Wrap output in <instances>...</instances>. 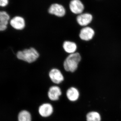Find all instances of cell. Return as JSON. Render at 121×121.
I'll return each instance as SVG.
<instances>
[{
	"instance_id": "cell-1",
	"label": "cell",
	"mask_w": 121,
	"mask_h": 121,
	"mask_svg": "<svg viewBox=\"0 0 121 121\" xmlns=\"http://www.w3.org/2000/svg\"><path fill=\"white\" fill-rule=\"evenodd\" d=\"M16 56L19 60L31 63L38 59L39 54L35 48H30L28 49L18 51L17 52Z\"/></svg>"
},
{
	"instance_id": "cell-2",
	"label": "cell",
	"mask_w": 121,
	"mask_h": 121,
	"mask_svg": "<svg viewBox=\"0 0 121 121\" xmlns=\"http://www.w3.org/2000/svg\"><path fill=\"white\" fill-rule=\"evenodd\" d=\"M82 59L79 53H75L69 54L66 58L63 63V67L65 71L73 72L77 70L79 64Z\"/></svg>"
},
{
	"instance_id": "cell-3",
	"label": "cell",
	"mask_w": 121,
	"mask_h": 121,
	"mask_svg": "<svg viewBox=\"0 0 121 121\" xmlns=\"http://www.w3.org/2000/svg\"><path fill=\"white\" fill-rule=\"evenodd\" d=\"M25 19L22 16L17 15L11 17L9 23L10 26L14 30L21 31L23 30L26 26Z\"/></svg>"
},
{
	"instance_id": "cell-4",
	"label": "cell",
	"mask_w": 121,
	"mask_h": 121,
	"mask_svg": "<svg viewBox=\"0 0 121 121\" xmlns=\"http://www.w3.org/2000/svg\"><path fill=\"white\" fill-rule=\"evenodd\" d=\"M48 12L49 14L59 17H64L66 13L65 7L63 5L58 3L51 4L48 8Z\"/></svg>"
},
{
	"instance_id": "cell-5",
	"label": "cell",
	"mask_w": 121,
	"mask_h": 121,
	"mask_svg": "<svg viewBox=\"0 0 121 121\" xmlns=\"http://www.w3.org/2000/svg\"><path fill=\"white\" fill-rule=\"evenodd\" d=\"M69 7L72 13L78 15L83 13L84 9V4L80 0H71Z\"/></svg>"
},
{
	"instance_id": "cell-6",
	"label": "cell",
	"mask_w": 121,
	"mask_h": 121,
	"mask_svg": "<svg viewBox=\"0 0 121 121\" xmlns=\"http://www.w3.org/2000/svg\"><path fill=\"white\" fill-rule=\"evenodd\" d=\"M49 77L52 82L55 84H60L64 80L63 74L60 70L56 68H53L50 71Z\"/></svg>"
},
{
	"instance_id": "cell-7",
	"label": "cell",
	"mask_w": 121,
	"mask_h": 121,
	"mask_svg": "<svg viewBox=\"0 0 121 121\" xmlns=\"http://www.w3.org/2000/svg\"><path fill=\"white\" fill-rule=\"evenodd\" d=\"M93 19L92 15L89 13H83L78 15L76 21L80 26L86 27L89 24Z\"/></svg>"
},
{
	"instance_id": "cell-8",
	"label": "cell",
	"mask_w": 121,
	"mask_h": 121,
	"mask_svg": "<svg viewBox=\"0 0 121 121\" xmlns=\"http://www.w3.org/2000/svg\"><path fill=\"white\" fill-rule=\"evenodd\" d=\"M94 30L89 27H84L80 31L79 37L81 39L84 41H89L93 39L94 36Z\"/></svg>"
},
{
	"instance_id": "cell-9",
	"label": "cell",
	"mask_w": 121,
	"mask_h": 121,
	"mask_svg": "<svg viewBox=\"0 0 121 121\" xmlns=\"http://www.w3.org/2000/svg\"><path fill=\"white\" fill-rule=\"evenodd\" d=\"M39 113L42 117H48L53 112V107L49 103H44L39 107Z\"/></svg>"
},
{
	"instance_id": "cell-10",
	"label": "cell",
	"mask_w": 121,
	"mask_h": 121,
	"mask_svg": "<svg viewBox=\"0 0 121 121\" xmlns=\"http://www.w3.org/2000/svg\"><path fill=\"white\" fill-rule=\"evenodd\" d=\"M61 94L62 91L61 89L57 86H52L51 87L48 92V98L52 101L58 100Z\"/></svg>"
},
{
	"instance_id": "cell-11",
	"label": "cell",
	"mask_w": 121,
	"mask_h": 121,
	"mask_svg": "<svg viewBox=\"0 0 121 121\" xmlns=\"http://www.w3.org/2000/svg\"><path fill=\"white\" fill-rule=\"evenodd\" d=\"M63 48L65 52L69 54L75 53L78 48L75 43L70 41H64L63 43Z\"/></svg>"
},
{
	"instance_id": "cell-12",
	"label": "cell",
	"mask_w": 121,
	"mask_h": 121,
	"mask_svg": "<svg viewBox=\"0 0 121 121\" xmlns=\"http://www.w3.org/2000/svg\"><path fill=\"white\" fill-rule=\"evenodd\" d=\"M66 95L68 99L70 101L74 102L78 100V99L79 93L76 88L73 87H72L67 90Z\"/></svg>"
},
{
	"instance_id": "cell-13",
	"label": "cell",
	"mask_w": 121,
	"mask_h": 121,
	"mask_svg": "<svg viewBox=\"0 0 121 121\" xmlns=\"http://www.w3.org/2000/svg\"><path fill=\"white\" fill-rule=\"evenodd\" d=\"M11 16L8 12L5 9H0V22L9 25Z\"/></svg>"
},
{
	"instance_id": "cell-14",
	"label": "cell",
	"mask_w": 121,
	"mask_h": 121,
	"mask_svg": "<svg viewBox=\"0 0 121 121\" xmlns=\"http://www.w3.org/2000/svg\"><path fill=\"white\" fill-rule=\"evenodd\" d=\"M18 121H31V116L28 111L23 110L19 113Z\"/></svg>"
},
{
	"instance_id": "cell-15",
	"label": "cell",
	"mask_w": 121,
	"mask_h": 121,
	"mask_svg": "<svg viewBox=\"0 0 121 121\" xmlns=\"http://www.w3.org/2000/svg\"><path fill=\"white\" fill-rule=\"evenodd\" d=\"M86 120L87 121H101V118L98 113L93 111L87 114Z\"/></svg>"
},
{
	"instance_id": "cell-16",
	"label": "cell",
	"mask_w": 121,
	"mask_h": 121,
	"mask_svg": "<svg viewBox=\"0 0 121 121\" xmlns=\"http://www.w3.org/2000/svg\"><path fill=\"white\" fill-rule=\"evenodd\" d=\"M10 0H0V9H5L9 7Z\"/></svg>"
},
{
	"instance_id": "cell-17",
	"label": "cell",
	"mask_w": 121,
	"mask_h": 121,
	"mask_svg": "<svg viewBox=\"0 0 121 121\" xmlns=\"http://www.w3.org/2000/svg\"><path fill=\"white\" fill-rule=\"evenodd\" d=\"M9 25L5 24L0 22V33H3L7 31L9 28Z\"/></svg>"
}]
</instances>
